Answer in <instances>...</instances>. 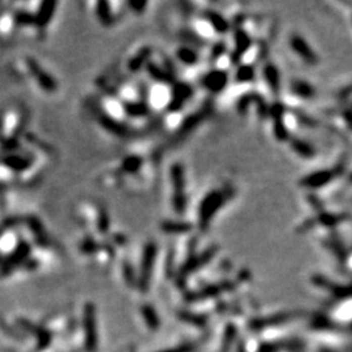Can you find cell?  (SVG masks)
<instances>
[{"label": "cell", "mask_w": 352, "mask_h": 352, "mask_svg": "<svg viewBox=\"0 0 352 352\" xmlns=\"http://www.w3.org/2000/svg\"><path fill=\"white\" fill-rule=\"evenodd\" d=\"M232 196H234V189L231 187H223L209 190L203 197L197 209V226L199 230L206 231L209 228L215 215L221 212L223 206H226Z\"/></svg>", "instance_id": "cell-1"}, {"label": "cell", "mask_w": 352, "mask_h": 352, "mask_svg": "<svg viewBox=\"0 0 352 352\" xmlns=\"http://www.w3.org/2000/svg\"><path fill=\"white\" fill-rule=\"evenodd\" d=\"M170 183H171L172 189L171 204L174 212L178 215H183L187 212L188 196L185 169L181 163L176 162L170 167Z\"/></svg>", "instance_id": "cell-2"}, {"label": "cell", "mask_w": 352, "mask_h": 352, "mask_svg": "<svg viewBox=\"0 0 352 352\" xmlns=\"http://www.w3.org/2000/svg\"><path fill=\"white\" fill-rule=\"evenodd\" d=\"M230 81V75L227 69L213 68L206 72L201 78V86L210 94H219L227 87Z\"/></svg>", "instance_id": "cell-3"}, {"label": "cell", "mask_w": 352, "mask_h": 352, "mask_svg": "<svg viewBox=\"0 0 352 352\" xmlns=\"http://www.w3.org/2000/svg\"><path fill=\"white\" fill-rule=\"evenodd\" d=\"M232 34H234V47L230 54L231 60L232 64H240L246 57V54L252 50L253 39L249 33L243 28L234 29Z\"/></svg>", "instance_id": "cell-4"}, {"label": "cell", "mask_w": 352, "mask_h": 352, "mask_svg": "<svg viewBox=\"0 0 352 352\" xmlns=\"http://www.w3.org/2000/svg\"><path fill=\"white\" fill-rule=\"evenodd\" d=\"M193 97V87L187 82H174L171 85V102L167 111L172 115H176L183 110L185 103Z\"/></svg>", "instance_id": "cell-5"}, {"label": "cell", "mask_w": 352, "mask_h": 352, "mask_svg": "<svg viewBox=\"0 0 352 352\" xmlns=\"http://www.w3.org/2000/svg\"><path fill=\"white\" fill-rule=\"evenodd\" d=\"M171 102V85L154 84L147 94V106L150 110H167Z\"/></svg>", "instance_id": "cell-6"}, {"label": "cell", "mask_w": 352, "mask_h": 352, "mask_svg": "<svg viewBox=\"0 0 352 352\" xmlns=\"http://www.w3.org/2000/svg\"><path fill=\"white\" fill-rule=\"evenodd\" d=\"M290 47L291 50L306 63V64H309V66H315L317 64L318 58L317 55L315 54V51L312 50V47L309 46L308 42L299 34H293L291 35L290 38Z\"/></svg>", "instance_id": "cell-7"}, {"label": "cell", "mask_w": 352, "mask_h": 352, "mask_svg": "<svg viewBox=\"0 0 352 352\" xmlns=\"http://www.w3.org/2000/svg\"><path fill=\"white\" fill-rule=\"evenodd\" d=\"M208 115H209V110L204 109V107L201 110H197L196 113L190 114L189 116H187V118L181 122L180 127H179L178 132H176V137H178L179 140L187 137V134H189L190 132L194 131V129L201 124V122L205 120Z\"/></svg>", "instance_id": "cell-8"}, {"label": "cell", "mask_w": 352, "mask_h": 352, "mask_svg": "<svg viewBox=\"0 0 352 352\" xmlns=\"http://www.w3.org/2000/svg\"><path fill=\"white\" fill-rule=\"evenodd\" d=\"M145 165V158L141 154H129L125 156L120 161L116 175L118 176H124V175H137L142 170Z\"/></svg>", "instance_id": "cell-9"}, {"label": "cell", "mask_w": 352, "mask_h": 352, "mask_svg": "<svg viewBox=\"0 0 352 352\" xmlns=\"http://www.w3.org/2000/svg\"><path fill=\"white\" fill-rule=\"evenodd\" d=\"M334 178V172L330 170H321V171H315L312 174L307 175L300 180V185L307 189H317L327 183H330Z\"/></svg>", "instance_id": "cell-10"}, {"label": "cell", "mask_w": 352, "mask_h": 352, "mask_svg": "<svg viewBox=\"0 0 352 352\" xmlns=\"http://www.w3.org/2000/svg\"><path fill=\"white\" fill-rule=\"evenodd\" d=\"M203 17L206 21L209 22L215 34L226 35L227 33H230V30L232 29V25L230 24V21H228L222 13L217 12V11L206 10V12L204 13Z\"/></svg>", "instance_id": "cell-11"}, {"label": "cell", "mask_w": 352, "mask_h": 352, "mask_svg": "<svg viewBox=\"0 0 352 352\" xmlns=\"http://www.w3.org/2000/svg\"><path fill=\"white\" fill-rule=\"evenodd\" d=\"M262 78L265 81V85L269 87V90L274 95H278L281 91V73L277 66L273 63H266L262 67Z\"/></svg>", "instance_id": "cell-12"}, {"label": "cell", "mask_w": 352, "mask_h": 352, "mask_svg": "<svg viewBox=\"0 0 352 352\" xmlns=\"http://www.w3.org/2000/svg\"><path fill=\"white\" fill-rule=\"evenodd\" d=\"M152 54L153 50L147 46L141 47L140 50L136 51V53L132 55L127 62L128 69L131 72H138L140 69L146 68V66L152 62Z\"/></svg>", "instance_id": "cell-13"}, {"label": "cell", "mask_w": 352, "mask_h": 352, "mask_svg": "<svg viewBox=\"0 0 352 352\" xmlns=\"http://www.w3.org/2000/svg\"><path fill=\"white\" fill-rule=\"evenodd\" d=\"M123 106H124L125 116L132 119H143L150 113V107L143 99L123 102Z\"/></svg>", "instance_id": "cell-14"}, {"label": "cell", "mask_w": 352, "mask_h": 352, "mask_svg": "<svg viewBox=\"0 0 352 352\" xmlns=\"http://www.w3.org/2000/svg\"><path fill=\"white\" fill-rule=\"evenodd\" d=\"M95 15L99 22L105 26H113L116 22V15L113 10V4L100 2L95 4Z\"/></svg>", "instance_id": "cell-15"}, {"label": "cell", "mask_w": 352, "mask_h": 352, "mask_svg": "<svg viewBox=\"0 0 352 352\" xmlns=\"http://www.w3.org/2000/svg\"><path fill=\"white\" fill-rule=\"evenodd\" d=\"M256 71L255 67L248 63H240L237 64L236 71H235L234 80L236 84H249L255 81Z\"/></svg>", "instance_id": "cell-16"}, {"label": "cell", "mask_w": 352, "mask_h": 352, "mask_svg": "<svg viewBox=\"0 0 352 352\" xmlns=\"http://www.w3.org/2000/svg\"><path fill=\"white\" fill-rule=\"evenodd\" d=\"M161 228L163 232L169 235H184L192 230V225L183 221H165L161 223Z\"/></svg>", "instance_id": "cell-17"}, {"label": "cell", "mask_w": 352, "mask_h": 352, "mask_svg": "<svg viewBox=\"0 0 352 352\" xmlns=\"http://www.w3.org/2000/svg\"><path fill=\"white\" fill-rule=\"evenodd\" d=\"M176 58H178L179 62L184 66L188 67H194L198 63L199 55L194 48L188 46H181L176 50Z\"/></svg>", "instance_id": "cell-18"}, {"label": "cell", "mask_w": 352, "mask_h": 352, "mask_svg": "<svg viewBox=\"0 0 352 352\" xmlns=\"http://www.w3.org/2000/svg\"><path fill=\"white\" fill-rule=\"evenodd\" d=\"M291 149L293 150V153L297 154L301 158H313L316 154L315 147L312 146L311 143H308L307 141L300 140V138H291L290 140Z\"/></svg>", "instance_id": "cell-19"}, {"label": "cell", "mask_w": 352, "mask_h": 352, "mask_svg": "<svg viewBox=\"0 0 352 352\" xmlns=\"http://www.w3.org/2000/svg\"><path fill=\"white\" fill-rule=\"evenodd\" d=\"M291 91L295 97L301 98V99H311V98L315 97V89L312 85H309V82L306 81H293L291 84Z\"/></svg>", "instance_id": "cell-20"}, {"label": "cell", "mask_w": 352, "mask_h": 352, "mask_svg": "<svg viewBox=\"0 0 352 352\" xmlns=\"http://www.w3.org/2000/svg\"><path fill=\"white\" fill-rule=\"evenodd\" d=\"M147 6H149L147 2H129V3H128V7H129L132 12L136 13V15H142V13L145 12V10H146Z\"/></svg>", "instance_id": "cell-21"}]
</instances>
